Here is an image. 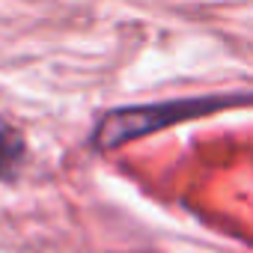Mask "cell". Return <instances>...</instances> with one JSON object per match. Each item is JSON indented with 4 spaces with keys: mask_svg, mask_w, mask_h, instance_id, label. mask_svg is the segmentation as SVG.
<instances>
[{
    "mask_svg": "<svg viewBox=\"0 0 253 253\" xmlns=\"http://www.w3.org/2000/svg\"><path fill=\"white\" fill-rule=\"evenodd\" d=\"M238 98H220V95H209V98H182V101H164V104H140V107H122L107 113L98 128H95V146L98 149H113L128 140L146 137L152 131H161L167 125L220 110L226 104H235Z\"/></svg>",
    "mask_w": 253,
    "mask_h": 253,
    "instance_id": "1",
    "label": "cell"
},
{
    "mask_svg": "<svg viewBox=\"0 0 253 253\" xmlns=\"http://www.w3.org/2000/svg\"><path fill=\"white\" fill-rule=\"evenodd\" d=\"M24 152H27L24 134L12 122H6L0 116V179H12L15 176V170L24 161Z\"/></svg>",
    "mask_w": 253,
    "mask_h": 253,
    "instance_id": "2",
    "label": "cell"
}]
</instances>
